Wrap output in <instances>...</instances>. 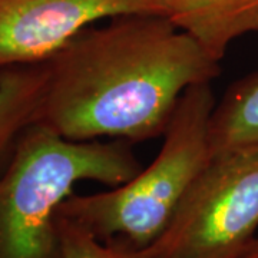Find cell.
Instances as JSON below:
<instances>
[{
  "label": "cell",
  "instance_id": "7",
  "mask_svg": "<svg viewBox=\"0 0 258 258\" xmlns=\"http://www.w3.org/2000/svg\"><path fill=\"white\" fill-rule=\"evenodd\" d=\"M47 78V62L0 71V171L9 161L20 135L37 123Z\"/></svg>",
  "mask_w": 258,
  "mask_h": 258
},
{
  "label": "cell",
  "instance_id": "6",
  "mask_svg": "<svg viewBox=\"0 0 258 258\" xmlns=\"http://www.w3.org/2000/svg\"><path fill=\"white\" fill-rule=\"evenodd\" d=\"M171 19L221 62L230 46L258 35V0H168Z\"/></svg>",
  "mask_w": 258,
  "mask_h": 258
},
{
  "label": "cell",
  "instance_id": "5",
  "mask_svg": "<svg viewBox=\"0 0 258 258\" xmlns=\"http://www.w3.org/2000/svg\"><path fill=\"white\" fill-rule=\"evenodd\" d=\"M168 12V0H0V71L46 62L102 20Z\"/></svg>",
  "mask_w": 258,
  "mask_h": 258
},
{
  "label": "cell",
  "instance_id": "3",
  "mask_svg": "<svg viewBox=\"0 0 258 258\" xmlns=\"http://www.w3.org/2000/svg\"><path fill=\"white\" fill-rule=\"evenodd\" d=\"M215 103L211 83L191 86L178 102L151 164L106 191L74 192L57 215L103 242L144 248L157 241L211 159L210 120Z\"/></svg>",
  "mask_w": 258,
  "mask_h": 258
},
{
  "label": "cell",
  "instance_id": "10",
  "mask_svg": "<svg viewBox=\"0 0 258 258\" xmlns=\"http://www.w3.org/2000/svg\"><path fill=\"white\" fill-rule=\"evenodd\" d=\"M247 258H258V238L254 242V245L251 247V249L247 252Z\"/></svg>",
  "mask_w": 258,
  "mask_h": 258
},
{
  "label": "cell",
  "instance_id": "4",
  "mask_svg": "<svg viewBox=\"0 0 258 258\" xmlns=\"http://www.w3.org/2000/svg\"><path fill=\"white\" fill-rule=\"evenodd\" d=\"M258 145L211 157L158 238L169 258H242L257 241Z\"/></svg>",
  "mask_w": 258,
  "mask_h": 258
},
{
  "label": "cell",
  "instance_id": "2",
  "mask_svg": "<svg viewBox=\"0 0 258 258\" xmlns=\"http://www.w3.org/2000/svg\"><path fill=\"white\" fill-rule=\"evenodd\" d=\"M134 144L71 141L42 123L29 126L0 171V258H60L56 217L76 184L113 188L142 168Z\"/></svg>",
  "mask_w": 258,
  "mask_h": 258
},
{
  "label": "cell",
  "instance_id": "9",
  "mask_svg": "<svg viewBox=\"0 0 258 258\" xmlns=\"http://www.w3.org/2000/svg\"><path fill=\"white\" fill-rule=\"evenodd\" d=\"M60 258H169L165 245L159 240L144 248L98 240L66 218L56 217Z\"/></svg>",
  "mask_w": 258,
  "mask_h": 258
},
{
  "label": "cell",
  "instance_id": "8",
  "mask_svg": "<svg viewBox=\"0 0 258 258\" xmlns=\"http://www.w3.org/2000/svg\"><path fill=\"white\" fill-rule=\"evenodd\" d=\"M258 145V72L231 85L210 120L211 157Z\"/></svg>",
  "mask_w": 258,
  "mask_h": 258
},
{
  "label": "cell",
  "instance_id": "1",
  "mask_svg": "<svg viewBox=\"0 0 258 258\" xmlns=\"http://www.w3.org/2000/svg\"><path fill=\"white\" fill-rule=\"evenodd\" d=\"M46 62L37 123L71 141L158 138L182 95L220 75V62L165 15L95 23Z\"/></svg>",
  "mask_w": 258,
  "mask_h": 258
},
{
  "label": "cell",
  "instance_id": "11",
  "mask_svg": "<svg viewBox=\"0 0 258 258\" xmlns=\"http://www.w3.org/2000/svg\"><path fill=\"white\" fill-rule=\"evenodd\" d=\"M242 258H247V255H245V257H242Z\"/></svg>",
  "mask_w": 258,
  "mask_h": 258
}]
</instances>
